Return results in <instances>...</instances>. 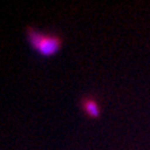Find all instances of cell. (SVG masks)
Instances as JSON below:
<instances>
[{
    "instance_id": "obj_1",
    "label": "cell",
    "mask_w": 150,
    "mask_h": 150,
    "mask_svg": "<svg viewBox=\"0 0 150 150\" xmlns=\"http://www.w3.org/2000/svg\"><path fill=\"white\" fill-rule=\"evenodd\" d=\"M27 39L31 48L42 57L54 56L62 47V38L56 33H48L32 27L27 28Z\"/></svg>"
},
{
    "instance_id": "obj_2",
    "label": "cell",
    "mask_w": 150,
    "mask_h": 150,
    "mask_svg": "<svg viewBox=\"0 0 150 150\" xmlns=\"http://www.w3.org/2000/svg\"><path fill=\"white\" fill-rule=\"evenodd\" d=\"M81 107L85 112L91 118H98L100 116V107L93 98H85L81 101Z\"/></svg>"
}]
</instances>
